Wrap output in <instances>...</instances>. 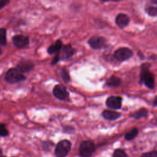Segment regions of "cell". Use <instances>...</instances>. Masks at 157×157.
Returning <instances> with one entry per match:
<instances>
[{
  "mask_svg": "<svg viewBox=\"0 0 157 157\" xmlns=\"http://www.w3.org/2000/svg\"><path fill=\"white\" fill-rule=\"evenodd\" d=\"M150 64L144 63L141 66L140 83L144 82L147 87L153 89L155 87V78L153 74L149 71Z\"/></svg>",
  "mask_w": 157,
  "mask_h": 157,
  "instance_id": "cell-1",
  "label": "cell"
},
{
  "mask_svg": "<svg viewBox=\"0 0 157 157\" xmlns=\"http://www.w3.org/2000/svg\"><path fill=\"white\" fill-rule=\"evenodd\" d=\"M26 79V77L17 68H10L6 73L4 80L9 83L13 84Z\"/></svg>",
  "mask_w": 157,
  "mask_h": 157,
  "instance_id": "cell-2",
  "label": "cell"
},
{
  "mask_svg": "<svg viewBox=\"0 0 157 157\" xmlns=\"http://www.w3.org/2000/svg\"><path fill=\"white\" fill-rule=\"evenodd\" d=\"M96 146L91 140L83 141L79 148V155L81 157H91L94 152Z\"/></svg>",
  "mask_w": 157,
  "mask_h": 157,
  "instance_id": "cell-3",
  "label": "cell"
},
{
  "mask_svg": "<svg viewBox=\"0 0 157 157\" xmlns=\"http://www.w3.org/2000/svg\"><path fill=\"white\" fill-rule=\"evenodd\" d=\"M71 148V143L68 140H63L58 143L55 150L56 157H66Z\"/></svg>",
  "mask_w": 157,
  "mask_h": 157,
  "instance_id": "cell-4",
  "label": "cell"
},
{
  "mask_svg": "<svg viewBox=\"0 0 157 157\" xmlns=\"http://www.w3.org/2000/svg\"><path fill=\"white\" fill-rule=\"evenodd\" d=\"M88 44L93 49L100 50L106 46L107 40L102 36L95 35L88 40Z\"/></svg>",
  "mask_w": 157,
  "mask_h": 157,
  "instance_id": "cell-5",
  "label": "cell"
},
{
  "mask_svg": "<svg viewBox=\"0 0 157 157\" xmlns=\"http://www.w3.org/2000/svg\"><path fill=\"white\" fill-rule=\"evenodd\" d=\"M133 55L132 51L128 47H121L114 52V58L119 61H124L129 59Z\"/></svg>",
  "mask_w": 157,
  "mask_h": 157,
  "instance_id": "cell-6",
  "label": "cell"
},
{
  "mask_svg": "<svg viewBox=\"0 0 157 157\" xmlns=\"http://www.w3.org/2000/svg\"><path fill=\"white\" fill-rule=\"evenodd\" d=\"M12 42L16 47L18 48H22L28 45L29 43V39L28 36L22 34H18L12 37Z\"/></svg>",
  "mask_w": 157,
  "mask_h": 157,
  "instance_id": "cell-7",
  "label": "cell"
},
{
  "mask_svg": "<svg viewBox=\"0 0 157 157\" xmlns=\"http://www.w3.org/2000/svg\"><path fill=\"white\" fill-rule=\"evenodd\" d=\"M61 53H59V59L62 60H67L70 59L75 53V50L71 44H66L62 46Z\"/></svg>",
  "mask_w": 157,
  "mask_h": 157,
  "instance_id": "cell-8",
  "label": "cell"
},
{
  "mask_svg": "<svg viewBox=\"0 0 157 157\" xmlns=\"http://www.w3.org/2000/svg\"><path fill=\"white\" fill-rule=\"evenodd\" d=\"M53 95L60 100H66L69 98V93L66 87L62 85H56L53 90Z\"/></svg>",
  "mask_w": 157,
  "mask_h": 157,
  "instance_id": "cell-9",
  "label": "cell"
},
{
  "mask_svg": "<svg viewBox=\"0 0 157 157\" xmlns=\"http://www.w3.org/2000/svg\"><path fill=\"white\" fill-rule=\"evenodd\" d=\"M122 98L119 96H111L109 97L105 102L106 105L112 109H120L121 107Z\"/></svg>",
  "mask_w": 157,
  "mask_h": 157,
  "instance_id": "cell-10",
  "label": "cell"
},
{
  "mask_svg": "<svg viewBox=\"0 0 157 157\" xmlns=\"http://www.w3.org/2000/svg\"><path fill=\"white\" fill-rule=\"evenodd\" d=\"M34 66V64L29 59H22L17 64V68L23 74L31 71Z\"/></svg>",
  "mask_w": 157,
  "mask_h": 157,
  "instance_id": "cell-11",
  "label": "cell"
},
{
  "mask_svg": "<svg viewBox=\"0 0 157 157\" xmlns=\"http://www.w3.org/2000/svg\"><path fill=\"white\" fill-rule=\"evenodd\" d=\"M130 22L129 17L125 13H119L115 18L116 25L120 28L123 29L128 26Z\"/></svg>",
  "mask_w": 157,
  "mask_h": 157,
  "instance_id": "cell-12",
  "label": "cell"
},
{
  "mask_svg": "<svg viewBox=\"0 0 157 157\" xmlns=\"http://www.w3.org/2000/svg\"><path fill=\"white\" fill-rule=\"evenodd\" d=\"M102 115L104 117V118L110 121L115 120L116 119L119 118L121 117V114L119 112L108 110H104L102 113Z\"/></svg>",
  "mask_w": 157,
  "mask_h": 157,
  "instance_id": "cell-13",
  "label": "cell"
},
{
  "mask_svg": "<svg viewBox=\"0 0 157 157\" xmlns=\"http://www.w3.org/2000/svg\"><path fill=\"white\" fill-rule=\"evenodd\" d=\"M63 46V42L60 39H57L55 43L52 45H51L47 49V52L48 54H53L55 53H58L60 51L61 49V47Z\"/></svg>",
  "mask_w": 157,
  "mask_h": 157,
  "instance_id": "cell-14",
  "label": "cell"
},
{
  "mask_svg": "<svg viewBox=\"0 0 157 157\" xmlns=\"http://www.w3.org/2000/svg\"><path fill=\"white\" fill-rule=\"evenodd\" d=\"M120 83H121V79L119 77L115 75H112L106 82L107 85L111 87L118 86L120 85Z\"/></svg>",
  "mask_w": 157,
  "mask_h": 157,
  "instance_id": "cell-15",
  "label": "cell"
},
{
  "mask_svg": "<svg viewBox=\"0 0 157 157\" xmlns=\"http://www.w3.org/2000/svg\"><path fill=\"white\" fill-rule=\"evenodd\" d=\"M145 12L151 17H156L157 15V8L153 6H147L145 8Z\"/></svg>",
  "mask_w": 157,
  "mask_h": 157,
  "instance_id": "cell-16",
  "label": "cell"
},
{
  "mask_svg": "<svg viewBox=\"0 0 157 157\" xmlns=\"http://www.w3.org/2000/svg\"><path fill=\"white\" fill-rule=\"evenodd\" d=\"M138 129L137 128H133L132 129H131L129 132H127L125 134L124 138L127 140H132L133 139H134L138 134Z\"/></svg>",
  "mask_w": 157,
  "mask_h": 157,
  "instance_id": "cell-17",
  "label": "cell"
},
{
  "mask_svg": "<svg viewBox=\"0 0 157 157\" xmlns=\"http://www.w3.org/2000/svg\"><path fill=\"white\" fill-rule=\"evenodd\" d=\"M7 44L6 29L4 28H0V45L5 46Z\"/></svg>",
  "mask_w": 157,
  "mask_h": 157,
  "instance_id": "cell-18",
  "label": "cell"
},
{
  "mask_svg": "<svg viewBox=\"0 0 157 157\" xmlns=\"http://www.w3.org/2000/svg\"><path fill=\"white\" fill-rule=\"evenodd\" d=\"M148 112L145 109H142L139 111L136 112L135 113L132 114L131 117H134L135 119H139L142 117H145L147 115Z\"/></svg>",
  "mask_w": 157,
  "mask_h": 157,
  "instance_id": "cell-19",
  "label": "cell"
},
{
  "mask_svg": "<svg viewBox=\"0 0 157 157\" xmlns=\"http://www.w3.org/2000/svg\"><path fill=\"white\" fill-rule=\"evenodd\" d=\"M59 75L61 77V78L66 82H67L70 80L69 75L67 72V71L64 68H62L59 70Z\"/></svg>",
  "mask_w": 157,
  "mask_h": 157,
  "instance_id": "cell-20",
  "label": "cell"
},
{
  "mask_svg": "<svg viewBox=\"0 0 157 157\" xmlns=\"http://www.w3.org/2000/svg\"><path fill=\"white\" fill-rule=\"evenodd\" d=\"M112 157H128L125 151L121 149H117L115 150Z\"/></svg>",
  "mask_w": 157,
  "mask_h": 157,
  "instance_id": "cell-21",
  "label": "cell"
},
{
  "mask_svg": "<svg viewBox=\"0 0 157 157\" xmlns=\"http://www.w3.org/2000/svg\"><path fill=\"white\" fill-rule=\"evenodd\" d=\"M9 131L6 127V124L4 123L0 124V136L1 137H6L8 136Z\"/></svg>",
  "mask_w": 157,
  "mask_h": 157,
  "instance_id": "cell-22",
  "label": "cell"
},
{
  "mask_svg": "<svg viewBox=\"0 0 157 157\" xmlns=\"http://www.w3.org/2000/svg\"><path fill=\"white\" fill-rule=\"evenodd\" d=\"M141 157H157V153L156 151H152L143 154Z\"/></svg>",
  "mask_w": 157,
  "mask_h": 157,
  "instance_id": "cell-23",
  "label": "cell"
},
{
  "mask_svg": "<svg viewBox=\"0 0 157 157\" xmlns=\"http://www.w3.org/2000/svg\"><path fill=\"white\" fill-rule=\"evenodd\" d=\"M59 60V52L57 53V54L55 55V56L53 58L52 61V64L54 65L56 64Z\"/></svg>",
  "mask_w": 157,
  "mask_h": 157,
  "instance_id": "cell-24",
  "label": "cell"
},
{
  "mask_svg": "<svg viewBox=\"0 0 157 157\" xmlns=\"http://www.w3.org/2000/svg\"><path fill=\"white\" fill-rule=\"evenodd\" d=\"M10 2V0H0V9L7 5Z\"/></svg>",
  "mask_w": 157,
  "mask_h": 157,
  "instance_id": "cell-25",
  "label": "cell"
},
{
  "mask_svg": "<svg viewBox=\"0 0 157 157\" xmlns=\"http://www.w3.org/2000/svg\"><path fill=\"white\" fill-rule=\"evenodd\" d=\"M102 1H113V2H118L121 0H102Z\"/></svg>",
  "mask_w": 157,
  "mask_h": 157,
  "instance_id": "cell-26",
  "label": "cell"
},
{
  "mask_svg": "<svg viewBox=\"0 0 157 157\" xmlns=\"http://www.w3.org/2000/svg\"><path fill=\"white\" fill-rule=\"evenodd\" d=\"M154 105H156V97H155V99L154 100Z\"/></svg>",
  "mask_w": 157,
  "mask_h": 157,
  "instance_id": "cell-27",
  "label": "cell"
},
{
  "mask_svg": "<svg viewBox=\"0 0 157 157\" xmlns=\"http://www.w3.org/2000/svg\"><path fill=\"white\" fill-rule=\"evenodd\" d=\"M2 150L0 148V156H1V155H2Z\"/></svg>",
  "mask_w": 157,
  "mask_h": 157,
  "instance_id": "cell-28",
  "label": "cell"
},
{
  "mask_svg": "<svg viewBox=\"0 0 157 157\" xmlns=\"http://www.w3.org/2000/svg\"><path fill=\"white\" fill-rule=\"evenodd\" d=\"M153 1V2L155 3V4H156L157 3V0H152Z\"/></svg>",
  "mask_w": 157,
  "mask_h": 157,
  "instance_id": "cell-29",
  "label": "cell"
},
{
  "mask_svg": "<svg viewBox=\"0 0 157 157\" xmlns=\"http://www.w3.org/2000/svg\"><path fill=\"white\" fill-rule=\"evenodd\" d=\"M0 157H5V156H2V155H1V156H0Z\"/></svg>",
  "mask_w": 157,
  "mask_h": 157,
  "instance_id": "cell-30",
  "label": "cell"
},
{
  "mask_svg": "<svg viewBox=\"0 0 157 157\" xmlns=\"http://www.w3.org/2000/svg\"><path fill=\"white\" fill-rule=\"evenodd\" d=\"M1 53V48H0V54Z\"/></svg>",
  "mask_w": 157,
  "mask_h": 157,
  "instance_id": "cell-31",
  "label": "cell"
}]
</instances>
